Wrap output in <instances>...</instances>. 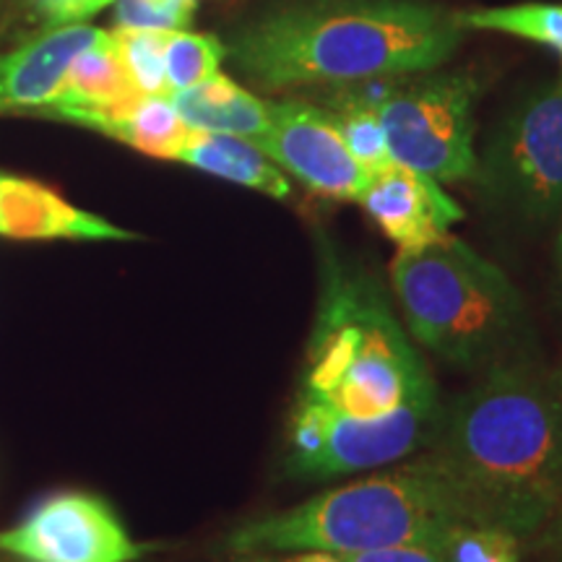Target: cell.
Listing matches in <instances>:
<instances>
[{"instance_id": "obj_18", "label": "cell", "mask_w": 562, "mask_h": 562, "mask_svg": "<svg viewBox=\"0 0 562 562\" xmlns=\"http://www.w3.org/2000/svg\"><path fill=\"white\" fill-rule=\"evenodd\" d=\"M227 58V45L211 34L199 32H167L165 42V76L170 94L199 87L211 76L220 74Z\"/></svg>"}, {"instance_id": "obj_16", "label": "cell", "mask_w": 562, "mask_h": 562, "mask_svg": "<svg viewBox=\"0 0 562 562\" xmlns=\"http://www.w3.org/2000/svg\"><path fill=\"white\" fill-rule=\"evenodd\" d=\"M463 30L501 32L537 42L562 63V3H518L501 9H474L459 13Z\"/></svg>"}, {"instance_id": "obj_15", "label": "cell", "mask_w": 562, "mask_h": 562, "mask_svg": "<svg viewBox=\"0 0 562 562\" xmlns=\"http://www.w3.org/2000/svg\"><path fill=\"white\" fill-rule=\"evenodd\" d=\"M175 161L277 201H286L292 193L290 178L256 144L245 138L193 128Z\"/></svg>"}, {"instance_id": "obj_23", "label": "cell", "mask_w": 562, "mask_h": 562, "mask_svg": "<svg viewBox=\"0 0 562 562\" xmlns=\"http://www.w3.org/2000/svg\"><path fill=\"white\" fill-rule=\"evenodd\" d=\"M537 537H539V547H542V552L547 554V560L562 562V508L558 516H554L552 521L537 533Z\"/></svg>"}, {"instance_id": "obj_11", "label": "cell", "mask_w": 562, "mask_h": 562, "mask_svg": "<svg viewBox=\"0 0 562 562\" xmlns=\"http://www.w3.org/2000/svg\"><path fill=\"white\" fill-rule=\"evenodd\" d=\"M357 203L398 250H419L446 240L453 224L463 220V209L438 180L398 161L370 175Z\"/></svg>"}, {"instance_id": "obj_2", "label": "cell", "mask_w": 562, "mask_h": 562, "mask_svg": "<svg viewBox=\"0 0 562 562\" xmlns=\"http://www.w3.org/2000/svg\"><path fill=\"white\" fill-rule=\"evenodd\" d=\"M459 13L422 0H307L229 40L227 55L261 89L351 83L438 68L459 50Z\"/></svg>"}, {"instance_id": "obj_10", "label": "cell", "mask_w": 562, "mask_h": 562, "mask_svg": "<svg viewBox=\"0 0 562 562\" xmlns=\"http://www.w3.org/2000/svg\"><path fill=\"white\" fill-rule=\"evenodd\" d=\"M269 110L271 125L258 140V149L313 193L334 201H360L370 172L351 157L331 112L300 100L269 102Z\"/></svg>"}, {"instance_id": "obj_4", "label": "cell", "mask_w": 562, "mask_h": 562, "mask_svg": "<svg viewBox=\"0 0 562 562\" xmlns=\"http://www.w3.org/2000/svg\"><path fill=\"white\" fill-rule=\"evenodd\" d=\"M472 524L459 495L422 456L339 487L323 490L286 510L235 526L222 552L277 554L300 550L364 552L446 542ZM476 526V524H474Z\"/></svg>"}, {"instance_id": "obj_3", "label": "cell", "mask_w": 562, "mask_h": 562, "mask_svg": "<svg viewBox=\"0 0 562 562\" xmlns=\"http://www.w3.org/2000/svg\"><path fill=\"white\" fill-rule=\"evenodd\" d=\"M294 402L351 419L438 404L430 370L381 284L331 248L321 250L318 311Z\"/></svg>"}, {"instance_id": "obj_20", "label": "cell", "mask_w": 562, "mask_h": 562, "mask_svg": "<svg viewBox=\"0 0 562 562\" xmlns=\"http://www.w3.org/2000/svg\"><path fill=\"white\" fill-rule=\"evenodd\" d=\"M451 562H521V539L495 526H459L446 539Z\"/></svg>"}, {"instance_id": "obj_26", "label": "cell", "mask_w": 562, "mask_h": 562, "mask_svg": "<svg viewBox=\"0 0 562 562\" xmlns=\"http://www.w3.org/2000/svg\"><path fill=\"white\" fill-rule=\"evenodd\" d=\"M0 562H21V560L11 558V554H3V552H0Z\"/></svg>"}, {"instance_id": "obj_17", "label": "cell", "mask_w": 562, "mask_h": 562, "mask_svg": "<svg viewBox=\"0 0 562 562\" xmlns=\"http://www.w3.org/2000/svg\"><path fill=\"white\" fill-rule=\"evenodd\" d=\"M326 110L331 112L336 128L347 140L351 157L360 161L364 170L375 175L393 165L383 125L378 121V112L372 108L368 94L344 87V91H336L328 100Z\"/></svg>"}, {"instance_id": "obj_9", "label": "cell", "mask_w": 562, "mask_h": 562, "mask_svg": "<svg viewBox=\"0 0 562 562\" xmlns=\"http://www.w3.org/2000/svg\"><path fill=\"white\" fill-rule=\"evenodd\" d=\"M0 552L21 562H136L146 544L131 537L104 497L63 490L0 531Z\"/></svg>"}, {"instance_id": "obj_12", "label": "cell", "mask_w": 562, "mask_h": 562, "mask_svg": "<svg viewBox=\"0 0 562 562\" xmlns=\"http://www.w3.org/2000/svg\"><path fill=\"white\" fill-rule=\"evenodd\" d=\"M104 30L68 24L0 53V117L32 115L60 94L70 66Z\"/></svg>"}, {"instance_id": "obj_22", "label": "cell", "mask_w": 562, "mask_h": 562, "mask_svg": "<svg viewBox=\"0 0 562 562\" xmlns=\"http://www.w3.org/2000/svg\"><path fill=\"white\" fill-rule=\"evenodd\" d=\"M115 0H26L34 16L42 21V32L58 30L68 24H87V21Z\"/></svg>"}, {"instance_id": "obj_6", "label": "cell", "mask_w": 562, "mask_h": 562, "mask_svg": "<svg viewBox=\"0 0 562 562\" xmlns=\"http://www.w3.org/2000/svg\"><path fill=\"white\" fill-rule=\"evenodd\" d=\"M393 161L438 182L474 180V108L480 81L472 74H440L372 91Z\"/></svg>"}, {"instance_id": "obj_21", "label": "cell", "mask_w": 562, "mask_h": 562, "mask_svg": "<svg viewBox=\"0 0 562 562\" xmlns=\"http://www.w3.org/2000/svg\"><path fill=\"white\" fill-rule=\"evenodd\" d=\"M193 5L180 0H115L117 30L182 32L193 24Z\"/></svg>"}, {"instance_id": "obj_14", "label": "cell", "mask_w": 562, "mask_h": 562, "mask_svg": "<svg viewBox=\"0 0 562 562\" xmlns=\"http://www.w3.org/2000/svg\"><path fill=\"white\" fill-rule=\"evenodd\" d=\"M170 102L191 128L245 138L256 146L271 125L269 102L222 74L211 76L199 87L175 91Z\"/></svg>"}, {"instance_id": "obj_24", "label": "cell", "mask_w": 562, "mask_h": 562, "mask_svg": "<svg viewBox=\"0 0 562 562\" xmlns=\"http://www.w3.org/2000/svg\"><path fill=\"white\" fill-rule=\"evenodd\" d=\"M11 182H13V175L0 170V211H3V203H5V195H9Z\"/></svg>"}, {"instance_id": "obj_1", "label": "cell", "mask_w": 562, "mask_h": 562, "mask_svg": "<svg viewBox=\"0 0 562 562\" xmlns=\"http://www.w3.org/2000/svg\"><path fill=\"white\" fill-rule=\"evenodd\" d=\"M476 526L537 537L562 508V393L554 378L505 360L440 409L427 451Z\"/></svg>"}, {"instance_id": "obj_25", "label": "cell", "mask_w": 562, "mask_h": 562, "mask_svg": "<svg viewBox=\"0 0 562 562\" xmlns=\"http://www.w3.org/2000/svg\"><path fill=\"white\" fill-rule=\"evenodd\" d=\"M558 266H560V281H562V229H560V237H558Z\"/></svg>"}, {"instance_id": "obj_19", "label": "cell", "mask_w": 562, "mask_h": 562, "mask_svg": "<svg viewBox=\"0 0 562 562\" xmlns=\"http://www.w3.org/2000/svg\"><path fill=\"white\" fill-rule=\"evenodd\" d=\"M131 87L140 97H170L165 76L167 32L112 30Z\"/></svg>"}, {"instance_id": "obj_27", "label": "cell", "mask_w": 562, "mask_h": 562, "mask_svg": "<svg viewBox=\"0 0 562 562\" xmlns=\"http://www.w3.org/2000/svg\"><path fill=\"white\" fill-rule=\"evenodd\" d=\"M554 383H558V389H560V393H562V370L558 372V375H554Z\"/></svg>"}, {"instance_id": "obj_28", "label": "cell", "mask_w": 562, "mask_h": 562, "mask_svg": "<svg viewBox=\"0 0 562 562\" xmlns=\"http://www.w3.org/2000/svg\"><path fill=\"white\" fill-rule=\"evenodd\" d=\"M180 3H186V5H193V9H195V5H199V0H180Z\"/></svg>"}, {"instance_id": "obj_7", "label": "cell", "mask_w": 562, "mask_h": 562, "mask_svg": "<svg viewBox=\"0 0 562 562\" xmlns=\"http://www.w3.org/2000/svg\"><path fill=\"white\" fill-rule=\"evenodd\" d=\"M482 191L526 224L562 214V74L531 91L492 136L476 167Z\"/></svg>"}, {"instance_id": "obj_8", "label": "cell", "mask_w": 562, "mask_h": 562, "mask_svg": "<svg viewBox=\"0 0 562 562\" xmlns=\"http://www.w3.org/2000/svg\"><path fill=\"white\" fill-rule=\"evenodd\" d=\"M438 404H412L378 419H351L294 402L286 422L284 472L300 480H334L391 467L427 446Z\"/></svg>"}, {"instance_id": "obj_5", "label": "cell", "mask_w": 562, "mask_h": 562, "mask_svg": "<svg viewBox=\"0 0 562 562\" xmlns=\"http://www.w3.org/2000/svg\"><path fill=\"white\" fill-rule=\"evenodd\" d=\"M391 292L406 334L459 368L505 362L526 326V307L508 273L459 237L398 250L389 266Z\"/></svg>"}, {"instance_id": "obj_13", "label": "cell", "mask_w": 562, "mask_h": 562, "mask_svg": "<svg viewBox=\"0 0 562 562\" xmlns=\"http://www.w3.org/2000/svg\"><path fill=\"white\" fill-rule=\"evenodd\" d=\"M70 125L97 131L154 159H178L193 128L180 117L170 97H136V100L102 112H87Z\"/></svg>"}]
</instances>
